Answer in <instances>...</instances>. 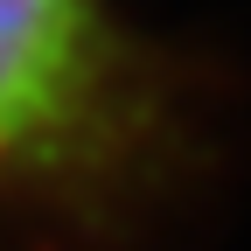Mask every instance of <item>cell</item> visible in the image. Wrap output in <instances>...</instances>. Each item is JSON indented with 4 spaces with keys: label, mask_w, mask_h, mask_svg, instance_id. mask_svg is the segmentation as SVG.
<instances>
[{
    "label": "cell",
    "mask_w": 251,
    "mask_h": 251,
    "mask_svg": "<svg viewBox=\"0 0 251 251\" xmlns=\"http://www.w3.org/2000/svg\"><path fill=\"white\" fill-rule=\"evenodd\" d=\"M112 77V0H0V188L70 161Z\"/></svg>",
    "instance_id": "6da1fadb"
}]
</instances>
